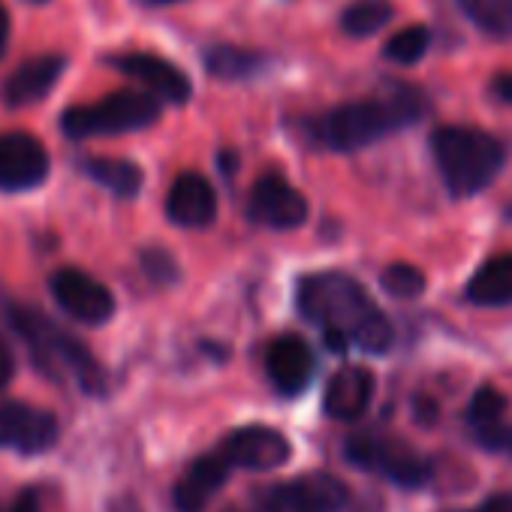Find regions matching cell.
<instances>
[{
    "label": "cell",
    "instance_id": "obj_1",
    "mask_svg": "<svg viewBox=\"0 0 512 512\" xmlns=\"http://www.w3.org/2000/svg\"><path fill=\"white\" fill-rule=\"evenodd\" d=\"M299 311L323 329L332 350L362 347L386 353L392 347V326L368 290L341 272H317L299 281Z\"/></svg>",
    "mask_w": 512,
    "mask_h": 512
},
{
    "label": "cell",
    "instance_id": "obj_2",
    "mask_svg": "<svg viewBox=\"0 0 512 512\" xmlns=\"http://www.w3.org/2000/svg\"><path fill=\"white\" fill-rule=\"evenodd\" d=\"M425 94L413 85H389L386 91L335 106L311 124L314 142L329 151H356L365 148L425 115Z\"/></svg>",
    "mask_w": 512,
    "mask_h": 512
},
{
    "label": "cell",
    "instance_id": "obj_3",
    "mask_svg": "<svg viewBox=\"0 0 512 512\" xmlns=\"http://www.w3.org/2000/svg\"><path fill=\"white\" fill-rule=\"evenodd\" d=\"M431 154L437 160L446 187L455 196H473L482 187H488L506 160L503 145L491 133L476 127H458V124L434 130Z\"/></svg>",
    "mask_w": 512,
    "mask_h": 512
},
{
    "label": "cell",
    "instance_id": "obj_4",
    "mask_svg": "<svg viewBox=\"0 0 512 512\" xmlns=\"http://www.w3.org/2000/svg\"><path fill=\"white\" fill-rule=\"evenodd\" d=\"M10 323L28 341V347L34 350V356L46 374L58 377L55 368L67 371L79 380L82 392H91V395H100L106 389V374H103L100 362L91 356V350L79 338L64 332L58 323H52L43 311L28 308V305H13Z\"/></svg>",
    "mask_w": 512,
    "mask_h": 512
},
{
    "label": "cell",
    "instance_id": "obj_5",
    "mask_svg": "<svg viewBox=\"0 0 512 512\" xmlns=\"http://www.w3.org/2000/svg\"><path fill=\"white\" fill-rule=\"evenodd\" d=\"M160 118V103L148 91H118L91 106H73L61 118V130L70 139L133 133Z\"/></svg>",
    "mask_w": 512,
    "mask_h": 512
},
{
    "label": "cell",
    "instance_id": "obj_6",
    "mask_svg": "<svg viewBox=\"0 0 512 512\" xmlns=\"http://www.w3.org/2000/svg\"><path fill=\"white\" fill-rule=\"evenodd\" d=\"M350 464L371 470L377 476H386L404 488H419L431 479V461L404 443L401 437H383V434H359L347 443Z\"/></svg>",
    "mask_w": 512,
    "mask_h": 512
},
{
    "label": "cell",
    "instance_id": "obj_7",
    "mask_svg": "<svg viewBox=\"0 0 512 512\" xmlns=\"http://www.w3.org/2000/svg\"><path fill=\"white\" fill-rule=\"evenodd\" d=\"M263 512H341L347 485L332 473H305L260 491Z\"/></svg>",
    "mask_w": 512,
    "mask_h": 512
},
{
    "label": "cell",
    "instance_id": "obj_8",
    "mask_svg": "<svg viewBox=\"0 0 512 512\" xmlns=\"http://www.w3.org/2000/svg\"><path fill=\"white\" fill-rule=\"evenodd\" d=\"M52 296L64 314L79 323L103 326L115 314V296L82 269H58L52 275Z\"/></svg>",
    "mask_w": 512,
    "mask_h": 512
},
{
    "label": "cell",
    "instance_id": "obj_9",
    "mask_svg": "<svg viewBox=\"0 0 512 512\" xmlns=\"http://www.w3.org/2000/svg\"><path fill=\"white\" fill-rule=\"evenodd\" d=\"M58 443V419L25 401L0 404V449H16L22 455L49 452Z\"/></svg>",
    "mask_w": 512,
    "mask_h": 512
},
{
    "label": "cell",
    "instance_id": "obj_10",
    "mask_svg": "<svg viewBox=\"0 0 512 512\" xmlns=\"http://www.w3.org/2000/svg\"><path fill=\"white\" fill-rule=\"evenodd\" d=\"M49 178V151L31 133L0 136V190L22 193Z\"/></svg>",
    "mask_w": 512,
    "mask_h": 512
},
{
    "label": "cell",
    "instance_id": "obj_11",
    "mask_svg": "<svg viewBox=\"0 0 512 512\" xmlns=\"http://www.w3.org/2000/svg\"><path fill=\"white\" fill-rule=\"evenodd\" d=\"M247 214L253 223L269 229H296L308 217V202L287 178L263 175L250 190Z\"/></svg>",
    "mask_w": 512,
    "mask_h": 512
},
{
    "label": "cell",
    "instance_id": "obj_12",
    "mask_svg": "<svg viewBox=\"0 0 512 512\" xmlns=\"http://www.w3.org/2000/svg\"><path fill=\"white\" fill-rule=\"evenodd\" d=\"M220 446L229 455L232 467H244V470H275L287 464L293 455L290 440L269 425H244L232 431Z\"/></svg>",
    "mask_w": 512,
    "mask_h": 512
},
{
    "label": "cell",
    "instance_id": "obj_13",
    "mask_svg": "<svg viewBox=\"0 0 512 512\" xmlns=\"http://www.w3.org/2000/svg\"><path fill=\"white\" fill-rule=\"evenodd\" d=\"M106 64L121 70L124 76L136 79L139 85H145L151 97H160V100H169V103H187L190 100V79L160 55L121 52V55H109Z\"/></svg>",
    "mask_w": 512,
    "mask_h": 512
},
{
    "label": "cell",
    "instance_id": "obj_14",
    "mask_svg": "<svg viewBox=\"0 0 512 512\" xmlns=\"http://www.w3.org/2000/svg\"><path fill=\"white\" fill-rule=\"evenodd\" d=\"M232 473V461L223 452V446L199 455L184 476L175 485V506L178 512H205V506L211 503V497L223 488L226 476Z\"/></svg>",
    "mask_w": 512,
    "mask_h": 512
},
{
    "label": "cell",
    "instance_id": "obj_15",
    "mask_svg": "<svg viewBox=\"0 0 512 512\" xmlns=\"http://www.w3.org/2000/svg\"><path fill=\"white\" fill-rule=\"evenodd\" d=\"M64 70H67V58H61V55L28 58L22 67H16L4 79V85H0V100H4L10 109L34 106L43 97H49V91L55 88V82L61 79Z\"/></svg>",
    "mask_w": 512,
    "mask_h": 512
},
{
    "label": "cell",
    "instance_id": "obj_16",
    "mask_svg": "<svg viewBox=\"0 0 512 512\" xmlns=\"http://www.w3.org/2000/svg\"><path fill=\"white\" fill-rule=\"evenodd\" d=\"M166 214L175 226H184V229L208 226L217 217V193L211 181L196 172L178 175L166 196Z\"/></svg>",
    "mask_w": 512,
    "mask_h": 512
},
{
    "label": "cell",
    "instance_id": "obj_17",
    "mask_svg": "<svg viewBox=\"0 0 512 512\" xmlns=\"http://www.w3.org/2000/svg\"><path fill=\"white\" fill-rule=\"evenodd\" d=\"M266 368H269L272 383H275L284 395H299V392L311 383L314 368H317V359H314V350H311L302 338L284 335V338H278V341L269 347Z\"/></svg>",
    "mask_w": 512,
    "mask_h": 512
},
{
    "label": "cell",
    "instance_id": "obj_18",
    "mask_svg": "<svg viewBox=\"0 0 512 512\" xmlns=\"http://www.w3.org/2000/svg\"><path fill=\"white\" fill-rule=\"evenodd\" d=\"M371 398H374V374L365 365H347L329 380L323 407L332 419L350 422L368 410Z\"/></svg>",
    "mask_w": 512,
    "mask_h": 512
},
{
    "label": "cell",
    "instance_id": "obj_19",
    "mask_svg": "<svg viewBox=\"0 0 512 512\" xmlns=\"http://www.w3.org/2000/svg\"><path fill=\"white\" fill-rule=\"evenodd\" d=\"M467 419L488 449H506L512 443V425H506V398L494 386H482L467 410Z\"/></svg>",
    "mask_w": 512,
    "mask_h": 512
},
{
    "label": "cell",
    "instance_id": "obj_20",
    "mask_svg": "<svg viewBox=\"0 0 512 512\" xmlns=\"http://www.w3.org/2000/svg\"><path fill=\"white\" fill-rule=\"evenodd\" d=\"M467 299L485 308L512 305V253L491 256L488 263L476 269L467 284Z\"/></svg>",
    "mask_w": 512,
    "mask_h": 512
},
{
    "label": "cell",
    "instance_id": "obj_21",
    "mask_svg": "<svg viewBox=\"0 0 512 512\" xmlns=\"http://www.w3.org/2000/svg\"><path fill=\"white\" fill-rule=\"evenodd\" d=\"M88 178H94L100 187L112 190L121 199H130L142 190V169L121 157H91L82 163Z\"/></svg>",
    "mask_w": 512,
    "mask_h": 512
},
{
    "label": "cell",
    "instance_id": "obj_22",
    "mask_svg": "<svg viewBox=\"0 0 512 512\" xmlns=\"http://www.w3.org/2000/svg\"><path fill=\"white\" fill-rule=\"evenodd\" d=\"M205 67L217 79H247L256 70L266 67V58L260 52H250V49H241V46L220 43V46H211L205 52Z\"/></svg>",
    "mask_w": 512,
    "mask_h": 512
},
{
    "label": "cell",
    "instance_id": "obj_23",
    "mask_svg": "<svg viewBox=\"0 0 512 512\" xmlns=\"http://www.w3.org/2000/svg\"><path fill=\"white\" fill-rule=\"evenodd\" d=\"M470 22L500 40H512V0H461Z\"/></svg>",
    "mask_w": 512,
    "mask_h": 512
},
{
    "label": "cell",
    "instance_id": "obj_24",
    "mask_svg": "<svg viewBox=\"0 0 512 512\" xmlns=\"http://www.w3.org/2000/svg\"><path fill=\"white\" fill-rule=\"evenodd\" d=\"M395 7L389 0H356L350 4L341 16V25L350 37H368L377 34L380 28H386L392 22Z\"/></svg>",
    "mask_w": 512,
    "mask_h": 512
},
{
    "label": "cell",
    "instance_id": "obj_25",
    "mask_svg": "<svg viewBox=\"0 0 512 512\" xmlns=\"http://www.w3.org/2000/svg\"><path fill=\"white\" fill-rule=\"evenodd\" d=\"M428 46H431V31H428L425 25H410V28L398 31V34L386 43L383 55H386L389 61L407 67V64H416V61L428 52Z\"/></svg>",
    "mask_w": 512,
    "mask_h": 512
},
{
    "label": "cell",
    "instance_id": "obj_26",
    "mask_svg": "<svg viewBox=\"0 0 512 512\" xmlns=\"http://www.w3.org/2000/svg\"><path fill=\"white\" fill-rule=\"evenodd\" d=\"M380 284L395 299H416V296L425 293V275L416 266H407V263L386 266V272L380 275Z\"/></svg>",
    "mask_w": 512,
    "mask_h": 512
},
{
    "label": "cell",
    "instance_id": "obj_27",
    "mask_svg": "<svg viewBox=\"0 0 512 512\" xmlns=\"http://www.w3.org/2000/svg\"><path fill=\"white\" fill-rule=\"evenodd\" d=\"M142 269H145V275H148L151 281H157V284H169V281L178 278L175 260H172V256H169L166 250H160V247H151V250L142 253Z\"/></svg>",
    "mask_w": 512,
    "mask_h": 512
},
{
    "label": "cell",
    "instance_id": "obj_28",
    "mask_svg": "<svg viewBox=\"0 0 512 512\" xmlns=\"http://www.w3.org/2000/svg\"><path fill=\"white\" fill-rule=\"evenodd\" d=\"M10 512H40V497H37V491H34V488L19 491L16 500H13V506H10Z\"/></svg>",
    "mask_w": 512,
    "mask_h": 512
},
{
    "label": "cell",
    "instance_id": "obj_29",
    "mask_svg": "<svg viewBox=\"0 0 512 512\" xmlns=\"http://www.w3.org/2000/svg\"><path fill=\"white\" fill-rule=\"evenodd\" d=\"M13 371H16L13 353H10V347L4 341H0V389H4L13 380Z\"/></svg>",
    "mask_w": 512,
    "mask_h": 512
},
{
    "label": "cell",
    "instance_id": "obj_30",
    "mask_svg": "<svg viewBox=\"0 0 512 512\" xmlns=\"http://www.w3.org/2000/svg\"><path fill=\"white\" fill-rule=\"evenodd\" d=\"M491 91H494L503 103H509V106H512V73H500V76H494Z\"/></svg>",
    "mask_w": 512,
    "mask_h": 512
},
{
    "label": "cell",
    "instance_id": "obj_31",
    "mask_svg": "<svg viewBox=\"0 0 512 512\" xmlns=\"http://www.w3.org/2000/svg\"><path fill=\"white\" fill-rule=\"evenodd\" d=\"M476 512H512V494H494Z\"/></svg>",
    "mask_w": 512,
    "mask_h": 512
},
{
    "label": "cell",
    "instance_id": "obj_32",
    "mask_svg": "<svg viewBox=\"0 0 512 512\" xmlns=\"http://www.w3.org/2000/svg\"><path fill=\"white\" fill-rule=\"evenodd\" d=\"M109 512H142V506H139V500H133V497H118V500L109 506Z\"/></svg>",
    "mask_w": 512,
    "mask_h": 512
},
{
    "label": "cell",
    "instance_id": "obj_33",
    "mask_svg": "<svg viewBox=\"0 0 512 512\" xmlns=\"http://www.w3.org/2000/svg\"><path fill=\"white\" fill-rule=\"evenodd\" d=\"M7 37H10V16H7V7L0 4V55L7 49Z\"/></svg>",
    "mask_w": 512,
    "mask_h": 512
},
{
    "label": "cell",
    "instance_id": "obj_34",
    "mask_svg": "<svg viewBox=\"0 0 512 512\" xmlns=\"http://www.w3.org/2000/svg\"><path fill=\"white\" fill-rule=\"evenodd\" d=\"M148 4H172V0H148Z\"/></svg>",
    "mask_w": 512,
    "mask_h": 512
},
{
    "label": "cell",
    "instance_id": "obj_35",
    "mask_svg": "<svg viewBox=\"0 0 512 512\" xmlns=\"http://www.w3.org/2000/svg\"><path fill=\"white\" fill-rule=\"evenodd\" d=\"M0 512H4V509H0Z\"/></svg>",
    "mask_w": 512,
    "mask_h": 512
}]
</instances>
